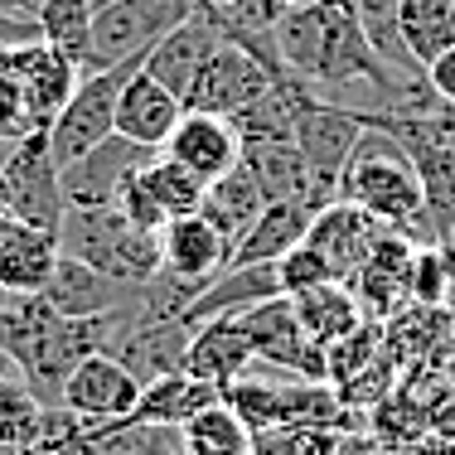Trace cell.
<instances>
[{
  "instance_id": "6da1fadb",
  "label": "cell",
  "mask_w": 455,
  "mask_h": 455,
  "mask_svg": "<svg viewBox=\"0 0 455 455\" xmlns=\"http://www.w3.org/2000/svg\"><path fill=\"white\" fill-rule=\"evenodd\" d=\"M107 344L112 315H59L44 296H5L0 306V349L44 407H59L68 373Z\"/></svg>"
},
{
  "instance_id": "7a4b0ae2",
  "label": "cell",
  "mask_w": 455,
  "mask_h": 455,
  "mask_svg": "<svg viewBox=\"0 0 455 455\" xmlns=\"http://www.w3.org/2000/svg\"><path fill=\"white\" fill-rule=\"evenodd\" d=\"M339 199L359 204L363 213H373L383 228L407 233L417 247L427 243V194H421V175L403 150V140L383 126H368L354 146L349 165L339 175Z\"/></svg>"
},
{
  "instance_id": "3957f363",
  "label": "cell",
  "mask_w": 455,
  "mask_h": 455,
  "mask_svg": "<svg viewBox=\"0 0 455 455\" xmlns=\"http://www.w3.org/2000/svg\"><path fill=\"white\" fill-rule=\"evenodd\" d=\"M59 247L78 262L107 272L112 281L140 286L160 272V233L136 228L116 204L102 209H68L59 223Z\"/></svg>"
},
{
  "instance_id": "277c9868",
  "label": "cell",
  "mask_w": 455,
  "mask_h": 455,
  "mask_svg": "<svg viewBox=\"0 0 455 455\" xmlns=\"http://www.w3.org/2000/svg\"><path fill=\"white\" fill-rule=\"evenodd\" d=\"M223 403L237 411L252 431L267 427H334V431H354L349 403L334 393V383H310V378H237L223 393Z\"/></svg>"
},
{
  "instance_id": "5b68a950",
  "label": "cell",
  "mask_w": 455,
  "mask_h": 455,
  "mask_svg": "<svg viewBox=\"0 0 455 455\" xmlns=\"http://www.w3.org/2000/svg\"><path fill=\"white\" fill-rule=\"evenodd\" d=\"M368 132L363 116L344 102H330L320 92H300L296 102V146L300 160H306V204L310 209H324V204L339 199V175L349 165L359 136Z\"/></svg>"
},
{
  "instance_id": "8992f818",
  "label": "cell",
  "mask_w": 455,
  "mask_h": 455,
  "mask_svg": "<svg viewBox=\"0 0 455 455\" xmlns=\"http://www.w3.org/2000/svg\"><path fill=\"white\" fill-rule=\"evenodd\" d=\"M199 5L204 0H97L83 73L116 68V63H146V53Z\"/></svg>"
},
{
  "instance_id": "52a82bcc",
  "label": "cell",
  "mask_w": 455,
  "mask_h": 455,
  "mask_svg": "<svg viewBox=\"0 0 455 455\" xmlns=\"http://www.w3.org/2000/svg\"><path fill=\"white\" fill-rule=\"evenodd\" d=\"M136 68L140 63H116V68H88L78 78V88L68 92V102L49 122V146L59 165H73L92 146H102L107 136H116V97Z\"/></svg>"
},
{
  "instance_id": "ba28073f",
  "label": "cell",
  "mask_w": 455,
  "mask_h": 455,
  "mask_svg": "<svg viewBox=\"0 0 455 455\" xmlns=\"http://www.w3.org/2000/svg\"><path fill=\"white\" fill-rule=\"evenodd\" d=\"M0 170H5V189H10V213H15L20 223H29V228L59 233L68 204H63V165L53 160L49 126L10 140Z\"/></svg>"
},
{
  "instance_id": "9c48e42d",
  "label": "cell",
  "mask_w": 455,
  "mask_h": 455,
  "mask_svg": "<svg viewBox=\"0 0 455 455\" xmlns=\"http://www.w3.org/2000/svg\"><path fill=\"white\" fill-rule=\"evenodd\" d=\"M243 324L252 334L257 363H267L272 373L286 378H310V383H330V363L324 349L306 334V324L296 315V300L291 296H267L252 310H243Z\"/></svg>"
},
{
  "instance_id": "30bf717a",
  "label": "cell",
  "mask_w": 455,
  "mask_h": 455,
  "mask_svg": "<svg viewBox=\"0 0 455 455\" xmlns=\"http://www.w3.org/2000/svg\"><path fill=\"white\" fill-rule=\"evenodd\" d=\"M272 68H267L257 53H247L243 44H233V39L223 35V44L204 59L199 78H194L189 97H184V107L189 112H219V116H237L243 107H252L257 97L272 88Z\"/></svg>"
},
{
  "instance_id": "8fae6325",
  "label": "cell",
  "mask_w": 455,
  "mask_h": 455,
  "mask_svg": "<svg viewBox=\"0 0 455 455\" xmlns=\"http://www.w3.org/2000/svg\"><path fill=\"white\" fill-rule=\"evenodd\" d=\"M156 150L126 140L122 132L107 136L102 146H92L88 156H78L73 165H63V204L68 209H102V204H116L122 184L136 175L140 165H150Z\"/></svg>"
},
{
  "instance_id": "7c38bea8",
  "label": "cell",
  "mask_w": 455,
  "mask_h": 455,
  "mask_svg": "<svg viewBox=\"0 0 455 455\" xmlns=\"http://www.w3.org/2000/svg\"><path fill=\"white\" fill-rule=\"evenodd\" d=\"M0 68L25 88V102L29 112L39 116V126H49L59 116V107L68 102V92L78 88L83 78V63L68 59L59 44L49 39H29V44H10L0 49Z\"/></svg>"
},
{
  "instance_id": "4fadbf2b",
  "label": "cell",
  "mask_w": 455,
  "mask_h": 455,
  "mask_svg": "<svg viewBox=\"0 0 455 455\" xmlns=\"http://www.w3.org/2000/svg\"><path fill=\"white\" fill-rule=\"evenodd\" d=\"M136 397H140V378L116 354L102 349V354H88L68 373L59 403L68 411H78L83 421H116V417H132Z\"/></svg>"
},
{
  "instance_id": "5bb4252c",
  "label": "cell",
  "mask_w": 455,
  "mask_h": 455,
  "mask_svg": "<svg viewBox=\"0 0 455 455\" xmlns=\"http://www.w3.org/2000/svg\"><path fill=\"white\" fill-rule=\"evenodd\" d=\"M219 44H223L219 15H213L209 5H199L189 20H180V25L146 53V63H140V68H146L156 83H165V88L184 102L189 88H194V78H199V68H204V59H209Z\"/></svg>"
},
{
  "instance_id": "9a60e30c",
  "label": "cell",
  "mask_w": 455,
  "mask_h": 455,
  "mask_svg": "<svg viewBox=\"0 0 455 455\" xmlns=\"http://www.w3.org/2000/svg\"><path fill=\"white\" fill-rule=\"evenodd\" d=\"M160 150H165L170 160H180L189 175H199L204 184L223 180L233 165H243V136H237V126L219 112H189V107H184L180 126L170 132V140Z\"/></svg>"
},
{
  "instance_id": "2e32d148",
  "label": "cell",
  "mask_w": 455,
  "mask_h": 455,
  "mask_svg": "<svg viewBox=\"0 0 455 455\" xmlns=\"http://www.w3.org/2000/svg\"><path fill=\"white\" fill-rule=\"evenodd\" d=\"M257 363V349H252V334H247L243 315H219V320H204L194 324L189 334V349H184V373L204 378V383H219L223 393L247 378Z\"/></svg>"
},
{
  "instance_id": "e0dca14e",
  "label": "cell",
  "mask_w": 455,
  "mask_h": 455,
  "mask_svg": "<svg viewBox=\"0 0 455 455\" xmlns=\"http://www.w3.org/2000/svg\"><path fill=\"white\" fill-rule=\"evenodd\" d=\"M228 257H233V243H228L204 213H184V219H170L160 228V267H165L170 276L209 286V281L228 267Z\"/></svg>"
},
{
  "instance_id": "ac0fdd59",
  "label": "cell",
  "mask_w": 455,
  "mask_h": 455,
  "mask_svg": "<svg viewBox=\"0 0 455 455\" xmlns=\"http://www.w3.org/2000/svg\"><path fill=\"white\" fill-rule=\"evenodd\" d=\"M310 219H315V209H310L306 199H272V204H262V213H257V219L243 228V237L233 243L228 267H276L296 243H306Z\"/></svg>"
},
{
  "instance_id": "d6986e66",
  "label": "cell",
  "mask_w": 455,
  "mask_h": 455,
  "mask_svg": "<svg viewBox=\"0 0 455 455\" xmlns=\"http://www.w3.org/2000/svg\"><path fill=\"white\" fill-rule=\"evenodd\" d=\"M387 228L373 219V213H363L359 204H344V199H334V204H324V209L310 219V233H306V243H315L324 257H330V267H334V276L339 281H349L354 272L363 267V257L373 252V243L383 237Z\"/></svg>"
},
{
  "instance_id": "ffe728a7",
  "label": "cell",
  "mask_w": 455,
  "mask_h": 455,
  "mask_svg": "<svg viewBox=\"0 0 455 455\" xmlns=\"http://www.w3.org/2000/svg\"><path fill=\"white\" fill-rule=\"evenodd\" d=\"M180 116H184V102L165 83L150 78L146 68H136L126 78L122 97H116V132L126 140H136V146H150V150L165 146L170 132L180 126Z\"/></svg>"
},
{
  "instance_id": "44dd1931",
  "label": "cell",
  "mask_w": 455,
  "mask_h": 455,
  "mask_svg": "<svg viewBox=\"0 0 455 455\" xmlns=\"http://www.w3.org/2000/svg\"><path fill=\"white\" fill-rule=\"evenodd\" d=\"M189 320H156V324H132V330H116L112 334V349L132 373L140 378V387L156 383L165 373H180L184 368V349H189Z\"/></svg>"
},
{
  "instance_id": "7402d4cb",
  "label": "cell",
  "mask_w": 455,
  "mask_h": 455,
  "mask_svg": "<svg viewBox=\"0 0 455 455\" xmlns=\"http://www.w3.org/2000/svg\"><path fill=\"white\" fill-rule=\"evenodd\" d=\"M59 233H44V228L20 223L5 233L0 243V291L5 296H39L49 286L53 267H59Z\"/></svg>"
},
{
  "instance_id": "603a6c76",
  "label": "cell",
  "mask_w": 455,
  "mask_h": 455,
  "mask_svg": "<svg viewBox=\"0 0 455 455\" xmlns=\"http://www.w3.org/2000/svg\"><path fill=\"white\" fill-rule=\"evenodd\" d=\"M126 291H132L126 281H112L107 272H97V267L59 252V267H53L49 286L39 291V296H44L59 315H107V310H116L126 300Z\"/></svg>"
},
{
  "instance_id": "cb8c5ba5",
  "label": "cell",
  "mask_w": 455,
  "mask_h": 455,
  "mask_svg": "<svg viewBox=\"0 0 455 455\" xmlns=\"http://www.w3.org/2000/svg\"><path fill=\"white\" fill-rule=\"evenodd\" d=\"M267 296H281L276 267H223V272L184 306L180 320L204 324V320H219V315H243V310H252L257 300H267Z\"/></svg>"
},
{
  "instance_id": "d4e9b609",
  "label": "cell",
  "mask_w": 455,
  "mask_h": 455,
  "mask_svg": "<svg viewBox=\"0 0 455 455\" xmlns=\"http://www.w3.org/2000/svg\"><path fill=\"white\" fill-rule=\"evenodd\" d=\"M223 403V387L219 383H204V378L194 373H165L156 378V383L140 387L136 407H132V421H146V427H184V421L194 417V411Z\"/></svg>"
},
{
  "instance_id": "484cf974",
  "label": "cell",
  "mask_w": 455,
  "mask_h": 455,
  "mask_svg": "<svg viewBox=\"0 0 455 455\" xmlns=\"http://www.w3.org/2000/svg\"><path fill=\"white\" fill-rule=\"evenodd\" d=\"M243 165L262 184L267 204L272 199H306V160H300L296 136L243 140Z\"/></svg>"
},
{
  "instance_id": "4316f807",
  "label": "cell",
  "mask_w": 455,
  "mask_h": 455,
  "mask_svg": "<svg viewBox=\"0 0 455 455\" xmlns=\"http://www.w3.org/2000/svg\"><path fill=\"white\" fill-rule=\"evenodd\" d=\"M262 204H267V194H262V184L252 180V170L247 165H233L223 180H213L209 189H204V204H199V213L209 219L219 233L228 237V243H237L243 237V228L262 213Z\"/></svg>"
},
{
  "instance_id": "83f0119b",
  "label": "cell",
  "mask_w": 455,
  "mask_h": 455,
  "mask_svg": "<svg viewBox=\"0 0 455 455\" xmlns=\"http://www.w3.org/2000/svg\"><path fill=\"white\" fill-rule=\"evenodd\" d=\"M291 300H296V315L320 349H330L334 339H344L349 330L363 324V310H359V300H354V291L344 286V281H324V286L300 291V296H291Z\"/></svg>"
},
{
  "instance_id": "f1b7e54d",
  "label": "cell",
  "mask_w": 455,
  "mask_h": 455,
  "mask_svg": "<svg viewBox=\"0 0 455 455\" xmlns=\"http://www.w3.org/2000/svg\"><path fill=\"white\" fill-rule=\"evenodd\" d=\"M397 29L417 68L427 73V63L455 44V0H397Z\"/></svg>"
},
{
  "instance_id": "f546056e",
  "label": "cell",
  "mask_w": 455,
  "mask_h": 455,
  "mask_svg": "<svg viewBox=\"0 0 455 455\" xmlns=\"http://www.w3.org/2000/svg\"><path fill=\"white\" fill-rule=\"evenodd\" d=\"M180 441H184V455H247L252 451V427L228 403H213L184 421Z\"/></svg>"
},
{
  "instance_id": "4dcf8cb0",
  "label": "cell",
  "mask_w": 455,
  "mask_h": 455,
  "mask_svg": "<svg viewBox=\"0 0 455 455\" xmlns=\"http://www.w3.org/2000/svg\"><path fill=\"white\" fill-rule=\"evenodd\" d=\"M92 10L97 0H35L39 35L83 63L88 59V39H92Z\"/></svg>"
},
{
  "instance_id": "1f68e13d",
  "label": "cell",
  "mask_w": 455,
  "mask_h": 455,
  "mask_svg": "<svg viewBox=\"0 0 455 455\" xmlns=\"http://www.w3.org/2000/svg\"><path fill=\"white\" fill-rule=\"evenodd\" d=\"M44 417H49V407L25 387V378L20 373L0 378V446L20 451L35 436H44Z\"/></svg>"
},
{
  "instance_id": "d6a6232c",
  "label": "cell",
  "mask_w": 455,
  "mask_h": 455,
  "mask_svg": "<svg viewBox=\"0 0 455 455\" xmlns=\"http://www.w3.org/2000/svg\"><path fill=\"white\" fill-rule=\"evenodd\" d=\"M146 180H150V189H156V199H160V209H165V219L199 213L204 189H209V184H204L199 175H189L180 160H170L165 150H156V160L146 165Z\"/></svg>"
},
{
  "instance_id": "836d02e7",
  "label": "cell",
  "mask_w": 455,
  "mask_h": 455,
  "mask_svg": "<svg viewBox=\"0 0 455 455\" xmlns=\"http://www.w3.org/2000/svg\"><path fill=\"white\" fill-rule=\"evenodd\" d=\"M344 441V431L334 427H267L252 431V451L257 455H334Z\"/></svg>"
},
{
  "instance_id": "e575fe53",
  "label": "cell",
  "mask_w": 455,
  "mask_h": 455,
  "mask_svg": "<svg viewBox=\"0 0 455 455\" xmlns=\"http://www.w3.org/2000/svg\"><path fill=\"white\" fill-rule=\"evenodd\" d=\"M451 276H455V262L446 247H417L407 267V296L421 300V306H446Z\"/></svg>"
},
{
  "instance_id": "d590c367",
  "label": "cell",
  "mask_w": 455,
  "mask_h": 455,
  "mask_svg": "<svg viewBox=\"0 0 455 455\" xmlns=\"http://www.w3.org/2000/svg\"><path fill=\"white\" fill-rule=\"evenodd\" d=\"M276 281H281V296H300V291H315L324 281H339V276H334L330 257H324L315 243H296L276 262Z\"/></svg>"
},
{
  "instance_id": "8d00e7d4",
  "label": "cell",
  "mask_w": 455,
  "mask_h": 455,
  "mask_svg": "<svg viewBox=\"0 0 455 455\" xmlns=\"http://www.w3.org/2000/svg\"><path fill=\"white\" fill-rule=\"evenodd\" d=\"M116 209H122L136 228H150V233H160V228L170 223L165 209H160V199H156V189H150V180H146V165H140L136 175L122 184V194H116Z\"/></svg>"
},
{
  "instance_id": "74e56055",
  "label": "cell",
  "mask_w": 455,
  "mask_h": 455,
  "mask_svg": "<svg viewBox=\"0 0 455 455\" xmlns=\"http://www.w3.org/2000/svg\"><path fill=\"white\" fill-rule=\"evenodd\" d=\"M427 88L436 92V102L446 107V112H455V44L441 53V59L427 63Z\"/></svg>"
},
{
  "instance_id": "f35d334b",
  "label": "cell",
  "mask_w": 455,
  "mask_h": 455,
  "mask_svg": "<svg viewBox=\"0 0 455 455\" xmlns=\"http://www.w3.org/2000/svg\"><path fill=\"white\" fill-rule=\"evenodd\" d=\"M334 455H393L383 446V441H373V436H363V431H344V441H339V451Z\"/></svg>"
},
{
  "instance_id": "ab89813d",
  "label": "cell",
  "mask_w": 455,
  "mask_h": 455,
  "mask_svg": "<svg viewBox=\"0 0 455 455\" xmlns=\"http://www.w3.org/2000/svg\"><path fill=\"white\" fill-rule=\"evenodd\" d=\"M0 213H10V189H5V170H0Z\"/></svg>"
},
{
  "instance_id": "60d3db41",
  "label": "cell",
  "mask_w": 455,
  "mask_h": 455,
  "mask_svg": "<svg viewBox=\"0 0 455 455\" xmlns=\"http://www.w3.org/2000/svg\"><path fill=\"white\" fill-rule=\"evenodd\" d=\"M204 5H213V10H233V5H247V0H204Z\"/></svg>"
},
{
  "instance_id": "b9f144b4",
  "label": "cell",
  "mask_w": 455,
  "mask_h": 455,
  "mask_svg": "<svg viewBox=\"0 0 455 455\" xmlns=\"http://www.w3.org/2000/svg\"><path fill=\"white\" fill-rule=\"evenodd\" d=\"M5 373H15V363H10V354L0 349V378H5Z\"/></svg>"
},
{
  "instance_id": "7bdbcfd3",
  "label": "cell",
  "mask_w": 455,
  "mask_h": 455,
  "mask_svg": "<svg viewBox=\"0 0 455 455\" xmlns=\"http://www.w3.org/2000/svg\"><path fill=\"white\" fill-rule=\"evenodd\" d=\"M281 10H296V5H310V0H276Z\"/></svg>"
},
{
  "instance_id": "ee69618b",
  "label": "cell",
  "mask_w": 455,
  "mask_h": 455,
  "mask_svg": "<svg viewBox=\"0 0 455 455\" xmlns=\"http://www.w3.org/2000/svg\"><path fill=\"white\" fill-rule=\"evenodd\" d=\"M446 126H451V140H455V112H446Z\"/></svg>"
},
{
  "instance_id": "f6af8a7d",
  "label": "cell",
  "mask_w": 455,
  "mask_h": 455,
  "mask_svg": "<svg viewBox=\"0 0 455 455\" xmlns=\"http://www.w3.org/2000/svg\"><path fill=\"white\" fill-rule=\"evenodd\" d=\"M0 455H20V451L15 446H0Z\"/></svg>"
},
{
  "instance_id": "bcb514c9",
  "label": "cell",
  "mask_w": 455,
  "mask_h": 455,
  "mask_svg": "<svg viewBox=\"0 0 455 455\" xmlns=\"http://www.w3.org/2000/svg\"><path fill=\"white\" fill-rule=\"evenodd\" d=\"M247 455H257V451H247Z\"/></svg>"
},
{
  "instance_id": "7dc6e473",
  "label": "cell",
  "mask_w": 455,
  "mask_h": 455,
  "mask_svg": "<svg viewBox=\"0 0 455 455\" xmlns=\"http://www.w3.org/2000/svg\"><path fill=\"white\" fill-rule=\"evenodd\" d=\"M180 455H184V451H180Z\"/></svg>"
}]
</instances>
